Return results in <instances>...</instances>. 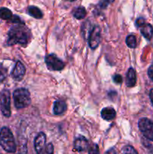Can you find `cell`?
<instances>
[{"label": "cell", "instance_id": "4fadbf2b", "mask_svg": "<svg viewBox=\"0 0 153 154\" xmlns=\"http://www.w3.org/2000/svg\"><path fill=\"white\" fill-rule=\"evenodd\" d=\"M67 110V105L64 101L57 100L53 104V113L56 115H62Z\"/></svg>", "mask_w": 153, "mask_h": 154}, {"label": "cell", "instance_id": "3957f363", "mask_svg": "<svg viewBox=\"0 0 153 154\" xmlns=\"http://www.w3.org/2000/svg\"><path fill=\"white\" fill-rule=\"evenodd\" d=\"M13 98L14 105L17 109L26 108L31 103L30 93L26 88L16 89L14 92Z\"/></svg>", "mask_w": 153, "mask_h": 154}, {"label": "cell", "instance_id": "5bb4252c", "mask_svg": "<svg viewBox=\"0 0 153 154\" xmlns=\"http://www.w3.org/2000/svg\"><path fill=\"white\" fill-rule=\"evenodd\" d=\"M140 32L147 40L150 41L153 38V27L149 23H146L142 27H140Z\"/></svg>", "mask_w": 153, "mask_h": 154}, {"label": "cell", "instance_id": "4316f807", "mask_svg": "<svg viewBox=\"0 0 153 154\" xmlns=\"http://www.w3.org/2000/svg\"><path fill=\"white\" fill-rule=\"evenodd\" d=\"M106 154H116V152L115 149L111 148L106 152Z\"/></svg>", "mask_w": 153, "mask_h": 154}, {"label": "cell", "instance_id": "277c9868", "mask_svg": "<svg viewBox=\"0 0 153 154\" xmlns=\"http://www.w3.org/2000/svg\"><path fill=\"white\" fill-rule=\"evenodd\" d=\"M140 131L146 138L153 141V122L146 117L140 119L138 121Z\"/></svg>", "mask_w": 153, "mask_h": 154}, {"label": "cell", "instance_id": "6da1fadb", "mask_svg": "<svg viewBox=\"0 0 153 154\" xmlns=\"http://www.w3.org/2000/svg\"><path fill=\"white\" fill-rule=\"evenodd\" d=\"M31 34L24 23L16 24L12 26L8 33L7 43L8 45H18L26 46L28 43Z\"/></svg>", "mask_w": 153, "mask_h": 154}, {"label": "cell", "instance_id": "ac0fdd59", "mask_svg": "<svg viewBox=\"0 0 153 154\" xmlns=\"http://www.w3.org/2000/svg\"><path fill=\"white\" fill-rule=\"evenodd\" d=\"M126 45L130 48H135L136 47V38L134 35H129L126 38Z\"/></svg>", "mask_w": 153, "mask_h": 154}, {"label": "cell", "instance_id": "7a4b0ae2", "mask_svg": "<svg viewBox=\"0 0 153 154\" xmlns=\"http://www.w3.org/2000/svg\"><path fill=\"white\" fill-rule=\"evenodd\" d=\"M0 145L8 153L16 152V145L14 138L11 131L8 127H2L0 130Z\"/></svg>", "mask_w": 153, "mask_h": 154}, {"label": "cell", "instance_id": "f546056e", "mask_svg": "<svg viewBox=\"0 0 153 154\" xmlns=\"http://www.w3.org/2000/svg\"><path fill=\"white\" fill-rule=\"evenodd\" d=\"M67 1L70 2H75V1H76V0H67Z\"/></svg>", "mask_w": 153, "mask_h": 154}, {"label": "cell", "instance_id": "9c48e42d", "mask_svg": "<svg viewBox=\"0 0 153 154\" xmlns=\"http://www.w3.org/2000/svg\"><path fill=\"white\" fill-rule=\"evenodd\" d=\"M26 74V68L21 62L18 61L15 65L13 71L11 72L12 78L16 81H20L23 78Z\"/></svg>", "mask_w": 153, "mask_h": 154}, {"label": "cell", "instance_id": "603a6c76", "mask_svg": "<svg viewBox=\"0 0 153 154\" xmlns=\"http://www.w3.org/2000/svg\"><path fill=\"white\" fill-rule=\"evenodd\" d=\"M112 80H113L114 83H116V84H121L123 81L122 77L120 75H114L113 78H112Z\"/></svg>", "mask_w": 153, "mask_h": 154}, {"label": "cell", "instance_id": "83f0119b", "mask_svg": "<svg viewBox=\"0 0 153 154\" xmlns=\"http://www.w3.org/2000/svg\"><path fill=\"white\" fill-rule=\"evenodd\" d=\"M149 98H150V100H151L152 104L153 105V88L150 90L149 92Z\"/></svg>", "mask_w": 153, "mask_h": 154}, {"label": "cell", "instance_id": "8fae6325", "mask_svg": "<svg viewBox=\"0 0 153 154\" xmlns=\"http://www.w3.org/2000/svg\"><path fill=\"white\" fill-rule=\"evenodd\" d=\"M136 82V72L133 68H130L128 69L126 75L125 83L128 87H134Z\"/></svg>", "mask_w": 153, "mask_h": 154}, {"label": "cell", "instance_id": "7402d4cb", "mask_svg": "<svg viewBox=\"0 0 153 154\" xmlns=\"http://www.w3.org/2000/svg\"><path fill=\"white\" fill-rule=\"evenodd\" d=\"M44 154H53V145H52V143H49L46 145Z\"/></svg>", "mask_w": 153, "mask_h": 154}, {"label": "cell", "instance_id": "ba28073f", "mask_svg": "<svg viewBox=\"0 0 153 154\" xmlns=\"http://www.w3.org/2000/svg\"><path fill=\"white\" fill-rule=\"evenodd\" d=\"M34 150L37 154H44L46 149V135L44 132L38 134L34 141Z\"/></svg>", "mask_w": 153, "mask_h": 154}, {"label": "cell", "instance_id": "7c38bea8", "mask_svg": "<svg viewBox=\"0 0 153 154\" xmlns=\"http://www.w3.org/2000/svg\"><path fill=\"white\" fill-rule=\"evenodd\" d=\"M100 115L104 120H106V121H110L115 118L116 113L114 108H111V107H106V108H104L101 110Z\"/></svg>", "mask_w": 153, "mask_h": 154}, {"label": "cell", "instance_id": "8992f818", "mask_svg": "<svg viewBox=\"0 0 153 154\" xmlns=\"http://www.w3.org/2000/svg\"><path fill=\"white\" fill-rule=\"evenodd\" d=\"M45 63L48 69L52 71H62L64 68V63L53 54L45 57Z\"/></svg>", "mask_w": 153, "mask_h": 154}, {"label": "cell", "instance_id": "d4e9b609", "mask_svg": "<svg viewBox=\"0 0 153 154\" xmlns=\"http://www.w3.org/2000/svg\"><path fill=\"white\" fill-rule=\"evenodd\" d=\"M145 23H146V21H145V19H144V18L139 17V18H137V19H136V26L139 27V28L142 27V26H143Z\"/></svg>", "mask_w": 153, "mask_h": 154}, {"label": "cell", "instance_id": "d6986e66", "mask_svg": "<svg viewBox=\"0 0 153 154\" xmlns=\"http://www.w3.org/2000/svg\"><path fill=\"white\" fill-rule=\"evenodd\" d=\"M122 152L124 154H138L134 147L130 145L124 146L122 148Z\"/></svg>", "mask_w": 153, "mask_h": 154}, {"label": "cell", "instance_id": "52a82bcc", "mask_svg": "<svg viewBox=\"0 0 153 154\" xmlns=\"http://www.w3.org/2000/svg\"><path fill=\"white\" fill-rule=\"evenodd\" d=\"M101 32H100V28L98 26H94L90 32L88 36V45L91 48V49L94 50L98 47L99 44L101 39Z\"/></svg>", "mask_w": 153, "mask_h": 154}, {"label": "cell", "instance_id": "9a60e30c", "mask_svg": "<svg viewBox=\"0 0 153 154\" xmlns=\"http://www.w3.org/2000/svg\"><path fill=\"white\" fill-rule=\"evenodd\" d=\"M27 13L28 15L35 19H41L43 17V13H42L41 10L36 6H28L27 8Z\"/></svg>", "mask_w": 153, "mask_h": 154}, {"label": "cell", "instance_id": "ffe728a7", "mask_svg": "<svg viewBox=\"0 0 153 154\" xmlns=\"http://www.w3.org/2000/svg\"><path fill=\"white\" fill-rule=\"evenodd\" d=\"M114 0H100L98 3V8L100 9H106Z\"/></svg>", "mask_w": 153, "mask_h": 154}, {"label": "cell", "instance_id": "44dd1931", "mask_svg": "<svg viewBox=\"0 0 153 154\" xmlns=\"http://www.w3.org/2000/svg\"><path fill=\"white\" fill-rule=\"evenodd\" d=\"M88 154H100L99 147L97 144H92L88 147Z\"/></svg>", "mask_w": 153, "mask_h": 154}, {"label": "cell", "instance_id": "e0dca14e", "mask_svg": "<svg viewBox=\"0 0 153 154\" xmlns=\"http://www.w3.org/2000/svg\"><path fill=\"white\" fill-rule=\"evenodd\" d=\"M13 17L11 11L7 8H0V18L2 20H10Z\"/></svg>", "mask_w": 153, "mask_h": 154}, {"label": "cell", "instance_id": "484cf974", "mask_svg": "<svg viewBox=\"0 0 153 154\" xmlns=\"http://www.w3.org/2000/svg\"><path fill=\"white\" fill-rule=\"evenodd\" d=\"M148 77L151 78V80L153 81V61L152 63L151 66H149V68H148Z\"/></svg>", "mask_w": 153, "mask_h": 154}, {"label": "cell", "instance_id": "f1b7e54d", "mask_svg": "<svg viewBox=\"0 0 153 154\" xmlns=\"http://www.w3.org/2000/svg\"><path fill=\"white\" fill-rule=\"evenodd\" d=\"M4 79V75L2 73V72L0 71V82H2Z\"/></svg>", "mask_w": 153, "mask_h": 154}, {"label": "cell", "instance_id": "2e32d148", "mask_svg": "<svg viewBox=\"0 0 153 154\" xmlns=\"http://www.w3.org/2000/svg\"><path fill=\"white\" fill-rule=\"evenodd\" d=\"M74 17L77 20H82L86 16V10L84 7H78L77 8L75 9L73 14Z\"/></svg>", "mask_w": 153, "mask_h": 154}, {"label": "cell", "instance_id": "30bf717a", "mask_svg": "<svg viewBox=\"0 0 153 154\" xmlns=\"http://www.w3.org/2000/svg\"><path fill=\"white\" fill-rule=\"evenodd\" d=\"M74 150L77 152H82L88 148V141L84 137H80L74 141Z\"/></svg>", "mask_w": 153, "mask_h": 154}, {"label": "cell", "instance_id": "cb8c5ba5", "mask_svg": "<svg viewBox=\"0 0 153 154\" xmlns=\"http://www.w3.org/2000/svg\"><path fill=\"white\" fill-rule=\"evenodd\" d=\"M10 20L11 21L12 23H16V24L23 23V22L21 20V19L20 18V17L16 16V15H13V17H12V18Z\"/></svg>", "mask_w": 153, "mask_h": 154}, {"label": "cell", "instance_id": "5b68a950", "mask_svg": "<svg viewBox=\"0 0 153 154\" xmlns=\"http://www.w3.org/2000/svg\"><path fill=\"white\" fill-rule=\"evenodd\" d=\"M0 110L5 117H10V94L9 90H3L0 93Z\"/></svg>", "mask_w": 153, "mask_h": 154}]
</instances>
